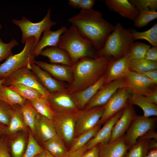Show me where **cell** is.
I'll list each match as a JSON object with an SVG mask.
<instances>
[{
    "label": "cell",
    "instance_id": "28",
    "mask_svg": "<svg viewBox=\"0 0 157 157\" xmlns=\"http://www.w3.org/2000/svg\"><path fill=\"white\" fill-rule=\"evenodd\" d=\"M44 149L54 157H67L69 155L65 144L57 135L44 142Z\"/></svg>",
    "mask_w": 157,
    "mask_h": 157
},
{
    "label": "cell",
    "instance_id": "32",
    "mask_svg": "<svg viewBox=\"0 0 157 157\" xmlns=\"http://www.w3.org/2000/svg\"><path fill=\"white\" fill-rule=\"evenodd\" d=\"M0 100L5 102L12 107L16 105H22L27 101L8 86L3 85L0 86Z\"/></svg>",
    "mask_w": 157,
    "mask_h": 157
},
{
    "label": "cell",
    "instance_id": "35",
    "mask_svg": "<svg viewBox=\"0 0 157 157\" xmlns=\"http://www.w3.org/2000/svg\"><path fill=\"white\" fill-rule=\"evenodd\" d=\"M134 40L141 39L148 41L153 46L157 47V24L147 31L138 32L134 29L130 30Z\"/></svg>",
    "mask_w": 157,
    "mask_h": 157
},
{
    "label": "cell",
    "instance_id": "58",
    "mask_svg": "<svg viewBox=\"0 0 157 157\" xmlns=\"http://www.w3.org/2000/svg\"></svg>",
    "mask_w": 157,
    "mask_h": 157
},
{
    "label": "cell",
    "instance_id": "44",
    "mask_svg": "<svg viewBox=\"0 0 157 157\" xmlns=\"http://www.w3.org/2000/svg\"><path fill=\"white\" fill-rule=\"evenodd\" d=\"M0 157H11L8 148V138L5 135L0 138Z\"/></svg>",
    "mask_w": 157,
    "mask_h": 157
},
{
    "label": "cell",
    "instance_id": "30",
    "mask_svg": "<svg viewBox=\"0 0 157 157\" xmlns=\"http://www.w3.org/2000/svg\"><path fill=\"white\" fill-rule=\"evenodd\" d=\"M19 108L25 124L29 128L33 134H35L36 120L39 114L27 100L24 104L19 105Z\"/></svg>",
    "mask_w": 157,
    "mask_h": 157
},
{
    "label": "cell",
    "instance_id": "15",
    "mask_svg": "<svg viewBox=\"0 0 157 157\" xmlns=\"http://www.w3.org/2000/svg\"><path fill=\"white\" fill-rule=\"evenodd\" d=\"M130 60L126 53L117 59L111 58L104 74V84L120 78H124L130 71Z\"/></svg>",
    "mask_w": 157,
    "mask_h": 157
},
{
    "label": "cell",
    "instance_id": "34",
    "mask_svg": "<svg viewBox=\"0 0 157 157\" xmlns=\"http://www.w3.org/2000/svg\"><path fill=\"white\" fill-rule=\"evenodd\" d=\"M131 71L141 74L143 72L157 69V62L145 58L131 60L129 64Z\"/></svg>",
    "mask_w": 157,
    "mask_h": 157
},
{
    "label": "cell",
    "instance_id": "12",
    "mask_svg": "<svg viewBox=\"0 0 157 157\" xmlns=\"http://www.w3.org/2000/svg\"><path fill=\"white\" fill-rule=\"evenodd\" d=\"M126 87L124 78L117 79L104 84L99 90L83 110L104 105L119 89Z\"/></svg>",
    "mask_w": 157,
    "mask_h": 157
},
{
    "label": "cell",
    "instance_id": "55",
    "mask_svg": "<svg viewBox=\"0 0 157 157\" xmlns=\"http://www.w3.org/2000/svg\"><path fill=\"white\" fill-rule=\"evenodd\" d=\"M6 126L0 123V137L5 135Z\"/></svg>",
    "mask_w": 157,
    "mask_h": 157
},
{
    "label": "cell",
    "instance_id": "46",
    "mask_svg": "<svg viewBox=\"0 0 157 157\" xmlns=\"http://www.w3.org/2000/svg\"><path fill=\"white\" fill-rule=\"evenodd\" d=\"M100 146L99 144L91 149L87 151L82 157H100Z\"/></svg>",
    "mask_w": 157,
    "mask_h": 157
},
{
    "label": "cell",
    "instance_id": "14",
    "mask_svg": "<svg viewBox=\"0 0 157 157\" xmlns=\"http://www.w3.org/2000/svg\"><path fill=\"white\" fill-rule=\"evenodd\" d=\"M55 112H76L79 110L71 94L68 91L50 93L47 98Z\"/></svg>",
    "mask_w": 157,
    "mask_h": 157
},
{
    "label": "cell",
    "instance_id": "8",
    "mask_svg": "<svg viewBox=\"0 0 157 157\" xmlns=\"http://www.w3.org/2000/svg\"><path fill=\"white\" fill-rule=\"evenodd\" d=\"M156 118L147 117L136 114L124 136L125 142L130 148L138 140L149 131L154 129Z\"/></svg>",
    "mask_w": 157,
    "mask_h": 157
},
{
    "label": "cell",
    "instance_id": "21",
    "mask_svg": "<svg viewBox=\"0 0 157 157\" xmlns=\"http://www.w3.org/2000/svg\"><path fill=\"white\" fill-rule=\"evenodd\" d=\"M67 29L66 27L62 26L56 31H52L50 29L45 30L40 40L34 48L33 52L35 56L40 55L46 47H58L60 36Z\"/></svg>",
    "mask_w": 157,
    "mask_h": 157
},
{
    "label": "cell",
    "instance_id": "1",
    "mask_svg": "<svg viewBox=\"0 0 157 157\" xmlns=\"http://www.w3.org/2000/svg\"><path fill=\"white\" fill-rule=\"evenodd\" d=\"M68 21L97 50L103 47L115 28V26L103 18L100 12L92 8L81 10L78 14L69 18Z\"/></svg>",
    "mask_w": 157,
    "mask_h": 157
},
{
    "label": "cell",
    "instance_id": "49",
    "mask_svg": "<svg viewBox=\"0 0 157 157\" xmlns=\"http://www.w3.org/2000/svg\"><path fill=\"white\" fill-rule=\"evenodd\" d=\"M144 75L155 84H157V70H152L141 73Z\"/></svg>",
    "mask_w": 157,
    "mask_h": 157
},
{
    "label": "cell",
    "instance_id": "16",
    "mask_svg": "<svg viewBox=\"0 0 157 157\" xmlns=\"http://www.w3.org/2000/svg\"><path fill=\"white\" fill-rule=\"evenodd\" d=\"M124 108L108 120L95 135L87 144V151L98 144H103L109 142L113 128L122 115Z\"/></svg>",
    "mask_w": 157,
    "mask_h": 157
},
{
    "label": "cell",
    "instance_id": "27",
    "mask_svg": "<svg viewBox=\"0 0 157 157\" xmlns=\"http://www.w3.org/2000/svg\"><path fill=\"white\" fill-rule=\"evenodd\" d=\"M128 103L140 107L143 111V116L145 117L157 115V105L149 101L143 95L132 94L129 98Z\"/></svg>",
    "mask_w": 157,
    "mask_h": 157
},
{
    "label": "cell",
    "instance_id": "18",
    "mask_svg": "<svg viewBox=\"0 0 157 157\" xmlns=\"http://www.w3.org/2000/svg\"><path fill=\"white\" fill-rule=\"evenodd\" d=\"M135 114L133 105L128 103L113 128L109 142H114L125 135Z\"/></svg>",
    "mask_w": 157,
    "mask_h": 157
},
{
    "label": "cell",
    "instance_id": "20",
    "mask_svg": "<svg viewBox=\"0 0 157 157\" xmlns=\"http://www.w3.org/2000/svg\"><path fill=\"white\" fill-rule=\"evenodd\" d=\"M105 2L110 10L130 19L134 21L139 13L140 11L128 0H106Z\"/></svg>",
    "mask_w": 157,
    "mask_h": 157
},
{
    "label": "cell",
    "instance_id": "3",
    "mask_svg": "<svg viewBox=\"0 0 157 157\" xmlns=\"http://www.w3.org/2000/svg\"><path fill=\"white\" fill-rule=\"evenodd\" d=\"M58 47L67 52L73 63L84 58H96L99 57L97 54V50L79 34L73 25L61 35Z\"/></svg>",
    "mask_w": 157,
    "mask_h": 157
},
{
    "label": "cell",
    "instance_id": "25",
    "mask_svg": "<svg viewBox=\"0 0 157 157\" xmlns=\"http://www.w3.org/2000/svg\"><path fill=\"white\" fill-rule=\"evenodd\" d=\"M40 55L48 58L51 63L69 66H72L73 64L67 52L58 47L46 48L42 51Z\"/></svg>",
    "mask_w": 157,
    "mask_h": 157
},
{
    "label": "cell",
    "instance_id": "51",
    "mask_svg": "<svg viewBox=\"0 0 157 157\" xmlns=\"http://www.w3.org/2000/svg\"><path fill=\"white\" fill-rule=\"evenodd\" d=\"M140 138H147L150 139H154L157 140V133L154 130V129L148 131L143 136Z\"/></svg>",
    "mask_w": 157,
    "mask_h": 157
},
{
    "label": "cell",
    "instance_id": "31",
    "mask_svg": "<svg viewBox=\"0 0 157 157\" xmlns=\"http://www.w3.org/2000/svg\"><path fill=\"white\" fill-rule=\"evenodd\" d=\"M101 125H97L93 128L75 137L69 150V155L72 154L85 146L95 135L101 128Z\"/></svg>",
    "mask_w": 157,
    "mask_h": 157
},
{
    "label": "cell",
    "instance_id": "36",
    "mask_svg": "<svg viewBox=\"0 0 157 157\" xmlns=\"http://www.w3.org/2000/svg\"><path fill=\"white\" fill-rule=\"evenodd\" d=\"M8 87L27 101L35 99L43 96L35 90L21 84H15Z\"/></svg>",
    "mask_w": 157,
    "mask_h": 157
},
{
    "label": "cell",
    "instance_id": "40",
    "mask_svg": "<svg viewBox=\"0 0 157 157\" xmlns=\"http://www.w3.org/2000/svg\"><path fill=\"white\" fill-rule=\"evenodd\" d=\"M28 142L27 147L22 157H35L44 149L36 141L31 131Z\"/></svg>",
    "mask_w": 157,
    "mask_h": 157
},
{
    "label": "cell",
    "instance_id": "22",
    "mask_svg": "<svg viewBox=\"0 0 157 157\" xmlns=\"http://www.w3.org/2000/svg\"><path fill=\"white\" fill-rule=\"evenodd\" d=\"M105 81L104 74L92 85L71 94L79 110L84 108L104 84Z\"/></svg>",
    "mask_w": 157,
    "mask_h": 157
},
{
    "label": "cell",
    "instance_id": "26",
    "mask_svg": "<svg viewBox=\"0 0 157 157\" xmlns=\"http://www.w3.org/2000/svg\"><path fill=\"white\" fill-rule=\"evenodd\" d=\"M10 113V122L5 129V135L7 136H10L19 131L25 130L27 126L20 111L19 105L12 107Z\"/></svg>",
    "mask_w": 157,
    "mask_h": 157
},
{
    "label": "cell",
    "instance_id": "50",
    "mask_svg": "<svg viewBox=\"0 0 157 157\" xmlns=\"http://www.w3.org/2000/svg\"><path fill=\"white\" fill-rule=\"evenodd\" d=\"M87 151V144L82 148L69 154L67 157H82Z\"/></svg>",
    "mask_w": 157,
    "mask_h": 157
},
{
    "label": "cell",
    "instance_id": "43",
    "mask_svg": "<svg viewBox=\"0 0 157 157\" xmlns=\"http://www.w3.org/2000/svg\"><path fill=\"white\" fill-rule=\"evenodd\" d=\"M12 107L0 100V123L6 126L9 124L10 119V110Z\"/></svg>",
    "mask_w": 157,
    "mask_h": 157
},
{
    "label": "cell",
    "instance_id": "47",
    "mask_svg": "<svg viewBox=\"0 0 157 157\" xmlns=\"http://www.w3.org/2000/svg\"><path fill=\"white\" fill-rule=\"evenodd\" d=\"M95 1L94 0H81L78 8L83 10L92 9Z\"/></svg>",
    "mask_w": 157,
    "mask_h": 157
},
{
    "label": "cell",
    "instance_id": "48",
    "mask_svg": "<svg viewBox=\"0 0 157 157\" xmlns=\"http://www.w3.org/2000/svg\"><path fill=\"white\" fill-rule=\"evenodd\" d=\"M149 101L157 104V88H156L144 96Z\"/></svg>",
    "mask_w": 157,
    "mask_h": 157
},
{
    "label": "cell",
    "instance_id": "10",
    "mask_svg": "<svg viewBox=\"0 0 157 157\" xmlns=\"http://www.w3.org/2000/svg\"><path fill=\"white\" fill-rule=\"evenodd\" d=\"M104 109V105L79 110L76 122L75 138L97 125L103 115Z\"/></svg>",
    "mask_w": 157,
    "mask_h": 157
},
{
    "label": "cell",
    "instance_id": "24",
    "mask_svg": "<svg viewBox=\"0 0 157 157\" xmlns=\"http://www.w3.org/2000/svg\"><path fill=\"white\" fill-rule=\"evenodd\" d=\"M36 134L44 142L57 135L52 120L39 114L35 124Z\"/></svg>",
    "mask_w": 157,
    "mask_h": 157
},
{
    "label": "cell",
    "instance_id": "38",
    "mask_svg": "<svg viewBox=\"0 0 157 157\" xmlns=\"http://www.w3.org/2000/svg\"><path fill=\"white\" fill-rule=\"evenodd\" d=\"M157 18L156 10L149 9L142 10L140 11L138 15L134 20V25L138 28H142Z\"/></svg>",
    "mask_w": 157,
    "mask_h": 157
},
{
    "label": "cell",
    "instance_id": "13",
    "mask_svg": "<svg viewBox=\"0 0 157 157\" xmlns=\"http://www.w3.org/2000/svg\"><path fill=\"white\" fill-rule=\"evenodd\" d=\"M131 94L144 95L157 88V85L142 74L130 71L124 78Z\"/></svg>",
    "mask_w": 157,
    "mask_h": 157
},
{
    "label": "cell",
    "instance_id": "53",
    "mask_svg": "<svg viewBox=\"0 0 157 157\" xmlns=\"http://www.w3.org/2000/svg\"><path fill=\"white\" fill-rule=\"evenodd\" d=\"M81 0H69V5L74 8H78Z\"/></svg>",
    "mask_w": 157,
    "mask_h": 157
},
{
    "label": "cell",
    "instance_id": "6",
    "mask_svg": "<svg viewBox=\"0 0 157 157\" xmlns=\"http://www.w3.org/2000/svg\"><path fill=\"white\" fill-rule=\"evenodd\" d=\"M51 10L49 8L42 20L35 23L32 22L25 17H23L20 20H12V22L19 27L21 31L22 44L25 43L28 38L34 37L35 39V46L39 41L42 33L56 24V22L51 21Z\"/></svg>",
    "mask_w": 157,
    "mask_h": 157
},
{
    "label": "cell",
    "instance_id": "7",
    "mask_svg": "<svg viewBox=\"0 0 157 157\" xmlns=\"http://www.w3.org/2000/svg\"><path fill=\"white\" fill-rule=\"evenodd\" d=\"M79 111H54L52 121L57 135L66 146H71L75 138L76 122Z\"/></svg>",
    "mask_w": 157,
    "mask_h": 157
},
{
    "label": "cell",
    "instance_id": "54",
    "mask_svg": "<svg viewBox=\"0 0 157 157\" xmlns=\"http://www.w3.org/2000/svg\"><path fill=\"white\" fill-rule=\"evenodd\" d=\"M145 157H157V148L150 150Z\"/></svg>",
    "mask_w": 157,
    "mask_h": 157
},
{
    "label": "cell",
    "instance_id": "2",
    "mask_svg": "<svg viewBox=\"0 0 157 157\" xmlns=\"http://www.w3.org/2000/svg\"><path fill=\"white\" fill-rule=\"evenodd\" d=\"M111 58H84L74 63L72 66L73 80L67 89L68 93L71 94L83 90L96 83L105 74Z\"/></svg>",
    "mask_w": 157,
    "mask_h": 157
},
{
    "label": "cell",
    "instance_id": "57",
    "mask_svg": "<svg viewBox=\"0 0 157 157\" xmlns=\"http://www.w3.org/2000/svg\"><path fill=\"white\" fill-rule=\"evenodd\" d=\"M2 27L1 25L0 24V30L1 29Z\"/></svg>",
    "mask_w": 157,
    "mask_h": 157
},
{
    "label": "cell",
    "instance_id": "29",
    "mask_svg": "<svg viewBox=\"0 0 157 157\" xmlns=\"http://www.w3.org/2000/svg\"><path fill=\"white\" fill-rule=\"evenodd\" d=\"M153 139L140 138L130 148L125 157H145L152 149Z\"/></svg>",
    "mask_w": 157,
    "mask_h": 157
},
{
    "label": "cell",
    "instance_id": "33",
    "mask_svg": "<svg viewBox=\"0 0 157 157\" xmlns=\"http://www.w3.org/2000/svg\"><path fill=\"white\" fill-rule=\"evenodd\" d=\"M28 101L38 114L49 120L53 119L54 112L51 108L47 98L42 96Z\"/></svg>",
    "mask_w": 157,
    "mask_h": 157
},
{
    "label": "cell",
    "instance_id": "4",
    "mask_svg": "<svg viewBox=\"0 0 157 157\" xmlns=\"http://www.w3.org/2000/svg\"><path fill=\"white\" fill-rule=\"evenodd\" d=\"M130 30L117 23L107 38L103 47L97 50L99 57H109L117 59L124 56L134 42Z\"/></svg>",
    "mask_w": 157,
    "mask_h": 157
},
{
    "label": "cell",
    "instance_id": "45",
    "mask_svg": "<svg viewBox=\"0 0 157 157\" xmlns=\"http://www.w3.org/2000/svg\"><path fill=\"white\" fill-rule=\"evenodd\" d=\"M145 58L157 62V47L150 48L147 52Z\"/></svg>",
    "mask_w": 157,
    "mask_h": 157
},
{
    "label": "cell",
    "instance_id": "37",
    "mask_svg": "<svg viewBox=\"0 0 157 157\" xmlns=\"http://www.w3.org/2000/svg\"><path fill=\"white\" fill-rule=\"evenodd\" d=\"M150 48L147 44L140 42H133L127 53L130 60L144 58L147 52Z\"/></svg>",
    "mask_w": 157,
    "mask_h": 157
},
{
    "label": "cell",
    "instance_id": "11",
    "mask_svg": "<svg viewBox=\"0 0 157 157\" xmlns=\"http://www.w3.org/2000/svg\"><path fill=\"white\" fill-rule=\"evenodd\" d=\"M126 88L119 89L104 105L103 115L97 125H101L121 110L128 104V100L131 95Z\"/></svg>",
    "mask_w": 157,
    "mask_h": 157
},
{
    "label": "cell",
    "instance_id": "41",
    "mask_svg": "<svg viewBox=\"0 0 157 157\" xmlns=\"http://www.w3.org/2000/svg\"><path fill=\"white\" fill-rule=\"evenodd\" d=\"M18 44V42L14 39H12L8 43H5L0 38V62L13 55L12 49Z\"/></svg>",
    "mask_w": 157,
    "mask_h": 157
},
{
    "label": "cell",
    "instance_id": "17",
    "mask_svg": "<svg viewBox=\"0 0 157 157\" xmlns=\"http://www.w3.org/2000/svg\"><path fill=\"white\" fill-rule=\"evenodd\" d=\"M34 63L56 80L60 81H65L70 84L72 82L73 75L72 66L49 63L35 60Z\"/></svg>",
    "mask_w": 157,
    "mask_h": 157
},
{
    "label": "cell",
    "instance_id": "42",
    "mask_svg": "<svg viewBox=\"0 0 157 157\" xmlns=\"http://www.w3.org/2000/svg\"><path fill=\"white\" fill-rule=\"evenodd\" d=\"M129 1L139 11L147 9L156 10L157 9V0H131Z\"/></svg>",
    "mask_w": 157,
    "mask_h": 157
},
{
    "label": "cell",
    "instance_id": "19",
    "mask_svg": "<svg viewBox=\"0 0 157 157\" xmlns=\"http://www.w3.org/2000/svg\"><path fill=\"white\" fill-rule=\"evenodd\" d=\"M30 69L35 74L41 84L50 93L67 91L61 82L54 78L34 62L31 65Z\"/></svg>",
    "mask_w": 157,
    "mask_h": 157
},
{
    "label": "cell",
    "instance_id": "9",
    "mask_svg": "<svg viewBox=\"0 0 157 157\" xmlns=\"http://www.w3.org/2000/svg\"><path fill=\"white\" fill-rule=\"evenodd\" d=\"M17 83L32 88L47 98L50 94L41 84L35 74L28 68H22L15 72L5 79L2 85L9 86Z\"/></svg>",
    "mask_w": 157,
    "mask_h": 157
},
{
    "label": "cell",
    "instance_id": "5",
    "mask_svg": "<svg viewBox=\"0 0 157 157\" xmlns=\"http://www.w3.org/2000/svg\"><path fill=\"white\" fill-rule=\"evenodd\" d=\"M23 50L18 53L10 56L0 64V79H6L16 71L23 68L30 69L35 57L33 50L35 45L34 37L27 38Z\"/></svg>",
    "mask_w": 157,
    "mask_h": 157
},
{
    "label": "cell",
    "instance_id": "56",
    "mask_svg": "<svg viewBox=\"0 0 157 157\" xmlns=\"http://www.w3.org/2000/svg\"><path fill=\"white\" fill-rule=\"evenodd\" d=\"M5 79H0V86L2 85L4 82Z\"/></svg>",
    "mask_w": 157,
    "mask_h": 157
},
{
    "label": "cell",
    "instance_id": "52",
    "mask_svg": "<svg viewBox=\"0 0 157 157\" xmlns=\"http://www.w3.org/2000/svg\"><path fill=\"white\" fill-rule=\"evenodd\" d=\"M35 157H54L49 152L44 149L40 153L38 154Z\"/></svg>",
    "mask_w": 157,
    "mask_h": 157
},
{
    "label": "cell",
    "instance_id": "23",
    "mask_svg": "<svg viewBox=\"0 0 157 157\" xmlns=\"http://www.w3.org/2000/svg\"><path fill=\"white\" fill-rule=\"evenodd\" d=\"M124 135L114 142L99 144L100 157H125L130 148L125 142Z\"/></svg>",
    "mask_w": 157,
    "mask_h": 157
},
{
    "label": "cell",
    "instance_id": "39",
    "mask_svg": "<svg viewBox=\"0 0 157 157\" xmlns=\"http://www.w3.org/2000/svg\"><path fill=\"white\" fill-rule=\"evenodd\" d=\"M8 141L10 145L12 157H22L26 146V140L24 136L19 135L11 140H9L8 139Z\"/></svg>",
    "mask_w": 157,
    "mask_h": 157
}]
</instances>
